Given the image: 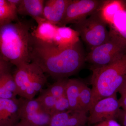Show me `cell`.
<instances>
[{
	"label": "cell",
	"instance_id": "1",
	"mask_svg": "<svg viewBox=\"0 0 126 126\" xmlns=\"http://www.w3.org/2000/svg\"><path fill=\"white\" fill-rule=\"evenodd\" d=\"M86 56L80 41L73 47L62 49L38 43L31 35V62L56 80L68 78L78 72L85 62Z\"/></svg>",
	"mask_w": 126,
	"mask_h": 126
},
{
	"label": "cell",
	"instance_id": "2",
	"mask_svg": "<svg viewBox=\"0 0 126 126\" xmlns=\"http://www.w3.org/2000/svg\"><path fill=\"white\" fill-rule=\"evenodd\" d=\"M30 29L19 20L0 24V55L16 67L31 63Z\"/></svg>",
	"mask_w": 126,
	"mask_h": 126
},
{
	"label": "cell",
	"instance_id": "3",
	"mask_svg": "<svg viewBox=\"0 0 126 126\" xmlns=\"http://www.w3.org/2000/svg\"><path fill=\"white\" fill-rule=\"evenodd\" d=\"M90 69L92 98L90 111L99 100L116 94L126 81V53L109 65Z\"/></svg>",
	"mask_w": 126,
	"mask_h": 126
},
{
	"label": "cell",
	"instance_id": "4",
	"mask_svg": "<svg viewBox=\"0 0 126 126\" xmlns=\"http://www.w3.org/2000/svg\"><path fill=\"white\" fill-rule=\"evenodd\" d=\"M13 76L17 95L25 99H33L47 82L45 73L38 65L32 62L16 67Z\"/></svg>",
	"mask_w": 126,
	"mask_h": 126
},
{
	"label": "cell",
	"instance_id": "5",
	"mask_svg": "<svg viewBox=\"0 0 126 126\" xmlns=\"http://www.w3.org/2000/svg\"><path fill=\"white\" fill-rule=\"evenodd\" d=\"M126 53V43L112 30L107 41L91 49L86 55L85 62L90 68L102 67L119 59Z\"/></svg>",
	"mask_w": 126,
	"mask_h": 126
},
{
	"label": "cell",
	"instance_id": "6",
	"mask_svg": "<svg viewBox=\"0 0 126 126\" xmlns=\"http://www.w3.org/2000/svg\"><path fill=\"white\" fill-rule=\"evenodd\" d=\"M100 9L84 20L73 24L74 29L90 50L103 44L109 38L108 25L102 17Z\"/></svg>",
	"mask_w": 126,
	"mask_h": 126
},
{
	"label": "cell",
	"instance_id": "7",
	"mask_svg": "<svg viewBox=\"0 0 126 126\" xmlns=\"http://www.w3.org/2000/svg\"><path fill=\"white\" fill-rule=\"evenodd\" d=\"M100 11L110 30L126 43V0H104Z\"/></svg>",
	"mask_w": 126,
	"mask_h": 126
},
{
	"label": "cell",
	"instance_id": "8",
	"mask_svg": "<svg viewBox=\"0 0 126 126\" xmlns=\"http://www.w3.org/2000/svg\"><path fill=\"white\" fill-rule=\"evenodd\" d=\"M20 122L27 126H48L52 115L37 98H19Z\"/></svg>",
	"mask_w": 126,
	"mask_h": 126
},
{
	"label": "cell",
	"instance_id": "9",
	"mask_svg": "<svg viewBox=\"0 0 126 126\" xmlns=\"http://www.w3.org/2000/svg\"><path fill=\"white\" fill-rule=\"evenodd\" d=\"M104 0H70L64 17L59 26L77 24L101 9Z\"/></svg>",
	"mask_w": 126,
	"mask_h": 126
},
{
	"label": "cell",
	"instance_id": "10",
	"mask_svg": "<svg viewBox=\"0 0 126 126\" xmlns=\"http://www.w3.org/2000/svg\"><path fill=\"white\" fill-rule=\"evenodd\" d=\"M120 108L116 94L101 99L89 111L88 122L90 124H98L110 119H117Z\"/></svg>",
	"mask_w": 126,
	"mask_h": 126
},
{
	"label": "cell",
	"instance_id": "11",
	"mask_svg": "<svg viewBox=\"0 0 126 126\" xmlns=\"http://www.w3.org/2000/svg\"><path fill=\"white\" fill-rule=\"evenodd\" d=\"M20 121L19 98H0V126H16Z\"/></svg>",
	"mask_w": 126,
	"mask_h": 126
},
{
	"label": "cell",
	"instance_id": "12",
	"mask_svg": "<svg viewBox=\"0 0 126 126\" xmlns=\"http://www.w3.org/2000/svg\"><path fill=\"white\" fill-rule=\"evenodd\" d=\"M88 118L84 112L68 110L52 115L48 126H84Z\"/></svg>",
	"mask_w": 126,
	"mask_h": 126
},
{
	"label": "cell",
	"instance_id": "13",
	"mask_svg": "<svg viewBox=\"0 0 126 126\" xmlns=\"http://www.w3.org/2000/svg\"><path fill=\"white\" fill-rule=\"evenodd\" d=\"M35 21L37 25L31 32V38L40 44L53 45L58 26L43 18Z\"/></svg>",
	"mask_w": 126,
	"mask_h": 126
},
{
	"label": "cell",
	"instance_id": "14",
	"mask_svg": "<svg viewBox=\"0 0 126 126\" xmlns=\"http://www.w3.org/2000/svg\"><path fill=\"white\" fill-rule=\"evenodd\" d=\"M70 0H45L43 18L58 26L62 22Z\"/></svg>",
	"mask_w": 126,
	"mask_h": 126
},
{
	"label": "cell",
	"instance_id": "15",
	"mask_svg": "<svg viewBox=\"0 0 126 126\" xmlns=\"http://www.w3.org/2000/svg\"><path fill=\"white\" fill-rule=\"evenodd\" d=\"M78 32L73 28L66 26H58L53 45L62 49L73 47L80 41Z\"/></svg>",
	"mask_w": 126,
	"mask_h": 126
},
{
	"label": "cell",
	"instance_id": "16",
	"mask_svg": "<svg viewBox=\"0 0 126 126\" xmlns=\"http://www.w3.org/2000/svg\"><path fill=\"white\" fill-rule=\"evenodd\" d=\"M11 68L0 70V98H17V88Z\"/></svg>",
	"mask_w": 126,
	"mask_h": 126
},
{
	"label": "cell",
	"instance_id": "17",
	"mask_svg": "<svg viewBox=\"0 0 126 126\" xmlns=\"http://www.w3.org/2000/svg\"><path fill=\"white\" fill-rule=\"evenodd\" d=\"M45 0H21L17 8L18 14L31 16L36 21L43 18Z\"/></svg>",
	"mask_w": 126,
	"mask_h": 126
},
{
	"label": "cell",
	"instance_id": "18",
	"mask_svg": "<svg viewBox=\"0 0 126 126\" xmlns=\"http://www.w3.org/2000/svg\"><path fill=\"white\" fill-rule=\"evenodd\" d=\"M82 81L77 79H68L65 96L69 105V110L81 111L79 107V93Z\"/></svg>",
	"mask_w": 126,
	"mask_h": 126
},
{
	"label": "cell",
	"instance_id": "19",
	"mask_svg": "<svg viewBox=\"0 0 126 126\" xmlns=\"http://www.w3.org/2000/svg\"><path fill=\"white\" fill-rule=\"evenodd\" d=\"M17 9L8 0H0V24L19 20Z\"/></svg>",
	"mask_w": 126,
	"mask_h": 126
},
{
	"label": "cell",
	"instance_id": "20",
	"mask_svg": "<svg viewBox=\"0 0 126 126\" xmlns=\"http://www.w3.org/2000/svg\"><path fill=\"white\" fill-rule=\"evenodd\" d=\"M92 98V89L82 82L79 93V107L82 111L87 113L90 111Z\"/></svg>",
	"mask_w": 126,
	"mask_h": 126
},
{
	"label": "cell",
	"instance_id": "21",
	"mask_svg": "<svg viewBox=\"0 0 126 126\" xmlns=\"http://www.w3.org/2000/svg\"><path fill=\"white\" fill-rule=\"evenodd\" d=\"M68 78L59 79L54 83L43 90L56 98L65 96Z\"/></svg>",
	"mask_w": 126,
	"mask_h": 126
},
{
	"label": "cell",
	"instance_id": "22",
	"mask_svg": "<svg viewBox=\"0 0 126 126\" xmlns=\"http://www.w3.org/2000/svg\"><path fill=\"white\" fill-rule=\"evenodd\" d=\"M39 94L36 98L44 108L52 115L57 98L47 93L43 89Z\"/></svg>",
	"mask_w": 126,
	"mask_h": 126
},
{
	"label": "cell",
	"instance_id": "23",
	"mask_svg": "<svg viewBox=\"0 0 126 126\" xmlns=\"http://www.w3.org/2000/svg\"><path fill=\"white\" fill-rule=\"evenodd\" d=\"M69 110V105L66 96L57 98L52 115L58 113L63 112Z\"/></svg>",
	"mask_w": 126,
	"mask_h": 126
},
{
	"label": "cell",
	"instance_id": "24",
	"mask_svg": "<svg viewBox=\"0 0 126 126\" xmlns=\"http://www.w3.org/2000/svg\"><path fill=\"white\" fill-rule=\"evenodd\" d=\"M118 92L121 95L118 99L120 107L122 109L126 111V80L119 89Z\"/></svg>",
	"mask_w": 126,
	"mask_h": 126
},
{
	"label": "cell",
	"instance_id": "25",
	"mask_svg": "<svg viewBox=\"0 0 126 126\" xmlns=\"http://www.w3.org/2000/svg\"><path fill=\"white\" fill-rule=\"evenodd\" d=\"M117 119L119 120L120 124L122 126H126V111L121 109Z\"/></svg>",
	"mask_w": 126,
	"mask_h": 126
},
{
	"label": "cell",
	"instance_id": "26",
	"mask_svg": "<svg viewBox=\"0 0 126 126\" xmlns=\"http://www.w3.org/2000/svg\"><path fill=\"white\" fill-rule=\"evenodd\" d=\"M101 126H122L116 119H111L98 123Z\"/></svg>",
	"mask_w": 126,
	"mask_h": 126
},
{
	"label": "cell",
	"instance_id": "27",
	"mask_svg": "<svg viewBox=\"0 0 126 126\" xmlns=\"http://www.w3.org/2000/svg\"><path fill=\"white\" fill-rule=\"evenodd\" d=\"M11 64L6 61L0 55V70L7 68H11Z\"/></svg>",
	"mask_w": 126,
	"mask_h": 126
},
{
	"label": "cell",
	"instance_id": "28",
	"mask_svg": "<svg viewBox=\"0 0 126 126\" xmlns=\"http://www.w3.org/2000/svg\"><path fill=\"white\" fill-rule=\"evenodd\" d=\"M16 126H27L25 124H24L23 123L20 121L18 124Z\"/></svg>",
	"mask_w": 126,
	"mask_h": 126
},
{
	"label": "cell",
	"instance_id": "29",
	"mask_svg": "<svg viewBox=\"0 0 126 126\" xmlns=\"http://www.w3.org/2000/svg\"><path fill=\"white\" fill-rule=\"evenodd\" d=\"M100 126V125L99 124H97V125H95V126Z\"/></svg>",
	"mask_w": 126,
	"mask_h": 126
}]
</instances>
